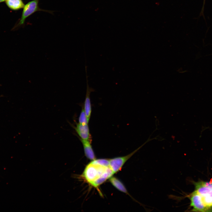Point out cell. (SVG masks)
I'll return each instance as SVG.
<instances>
[{"label": "cell", "mask_w": 212, "mask_h": 212, "mask_svg": "<svg viewBox=\"0 0 212 212\" xmlns=\"http://www.w3.org/2000/svg\"><path fill=\"white\" fill-rule=\"evenodd\" d=\"M201 197L204 205L207 207H212V196L208 194Z\"/></svg>", "instance_id": "obj_12"}, {"label": "cell", "mask_w": 212, "mask_h": 212, "mask_svg": "<svg viewBox=\"0 0 212 212\" xmlns=\"http://www.w3.org/2000/svg\"><path fill=\"white\" fill-rule=\"evenodd\" d=\"M90 163L107 167H109L110 161L109 160L106 159H100L97 160L95 159L92 160Z\"/></svg>", "instance_id": "obj_11"}, {"label": "cell", "mask_w": 212, "mask_h": 212, "mask_svg": "<svg viewBox=\"0 0 212 212\" xmlns=\"http://www.w3.org/2000/svg\"><path fill=\"white\" fill-rule=\"evenodd\" d=\"M190 200V206L193 208L192 211L207 212L212 211V207H208L206 206L202 200L201 195L196 191L188 196Z\"/></svg>", "instance_id": "obj_4"}, {"label": "cell", "mask_w": 212, "mask_h": 212, "mask_svg": "<svg viewBox=\"0 0 212 212\" xmlns=\"http://www.w3.org/2000/svg\"><path fill=\"white\" fill-rule=\"evenodd\" d=\"M209 194L210 196H212V189L210 193V194Z\"/></svg>", "instance_id": "obj_14"}, {"label": "cell", "mask_w": 212, "mask_h": 212, "mask_svg": "<svg viewBox=\"0 0 212 212\" xmlns=\"http://www.w3.org/2000/svg\"><path fill=\"white\" fill-rule=\"evenodd\" d=\"M75 129L80 139L91 142L92 137L90 133L88 124L83 125L77 123Z\"/></svg>", "instance_id": "obj_6"}, {"label": "cell", "mask_w": 212, "mask_h": 212, "mask_svg": "<svg viewBox=\"0 0 212 212\" xmlns=\"http://www.w3.org/2000/svg\"><path fill=\"white\" fill-rule=\"evenodd\" d=\"M7 7L13 11H17L23 8L25 4L22 0H6Z\"/></svg>", "instance_id": "obj_8"}, {"label": "cell", "mask_w": 212, "mask_h": 212, "mask_svg": "<svg viewBox=\"0 0 212 212\" xmlns=\"http://www.w3.org/2000/svg\"><path fill=\"white\" fill-rule=\"evenodd\" d=\"M39 0H32L25 5L22 11L21 16L19 22L15 26L14 28L23 25L26 19L30 16L37 11H44L52 13L51 11L44 10L40 8L39 6Z\"/></svg>", "instance_id": "obj_2"}, {"label": "cell", "mask_w": 212, "mask_h": 212, "mask_svg": "<svg viewBox=\"0 0 212 212\" xmlns=\"http://www.w3.org/2000/svg\"><path fill=\"white\" fill-rule=\"evenodd\" d=\"M6 0H0V3L3 2L5 1Z\"/></svg>", "instance_id": "obj_15"}, {"label": "cell", "mask_w": 212, "mask_h": 212, "mask_svg": "<svg viewBox=\"0 0 212 212\" xmlns=\"http://www.w3.org/2000/svg\"><path fill=\"white\" fill-rule=\"evenodd\" d=\"M85 69L86 77L87 90L84 108L87 120L89 121L92 112V106L90 95V93L94 91L95 90L93 88L90 87L89 85L87 73V66L86 65L85 67Z\"/></svg>", "instance_id": "obj_5"}, {"label": "cell", "mask_w": 212, "mask_h": 212, "mask_svg": "<svg viewBox=\"0 0 212 212\" xmlns=\"http://www.w3.org/2000/svg\"><path fill=\"white\" fill-rule=\"evenodd\" d=\"M108 167H103L90 163L86 167L82 177L90 184L101 177L107 171Z\"/></svg>", "instance_id": "obj_1"}, {"label": "cell", "mask_w": 212, "mask_h": 212, "mask_svg": "<svg viewBox=\"0 0 212 212\" xmlns=\"http://www.w3.org/2000/svg\"><path fill=\"white\" fill-rule=\"evenodd\" d=\"M89 122L83 107L79 117V123L83 125L86 124H88Z\"/></svg>", "instance_id": "obj_13"}, {"label": "cell", "mask_w": 212, "mask_h": 212, "mask_svg": "<svg viewBox=\"0 0 212 212\" xmlns=\"http://www.w3.org/2000/svg\"><path fill=\"white\" fill-rule=\"evenodd\" d=\"M195 187V190L201 196L209 194L212 188L205 186L202 181L194 182Z\"/></svg>", "instance_id": "obj_9"}, {"label": "cell", "mask_w": 212, "mask_h": 212, "mask_svg": "<svg viewBox=\"0 0 212 212\" xmlns=\"http://www.w3.org/2000/svg\"><path fill=\"white\" fill-rule=\"evenodd\" d=\"M80 140L83 145L85 155L86 157L92 160L95 159V155L91 145V142L80 138Z\"/></svg>", "instance_id": "obj_7"}, {"label": "cell", "mask_w": 212, "mask_h": 212, "mask_svg": "<svg viewBox=\"0 0 212 212\" xmlns=\"http://www.w3.org/2000/svg\"><path fill=\"white\" fill-rule=\"evenodd\" d=\"M153 139L150 138L149 137L142 145L127 155L116 157L110 159L109 167L112 171L113 173H115L120 170L125 163L128 159L147 143Z\"/></svg>", "instance_id": "obj_3"}, {"label": "cell", "mask_w": 212, "mask_h": 212, "mask_svg": "<svg viewBox=\"0 0 212 212\" xmlns=\"http://www.w3.org/2000/svg\"><path fill=\"white\" fill-rule=\"evenodd\" d=\"M110 181L111 184L120 191L130 195L127 190L123 183L118 178L114 177L110 178Z\"/></svg>", "instance_id": "obj_10"}]
</instances>
